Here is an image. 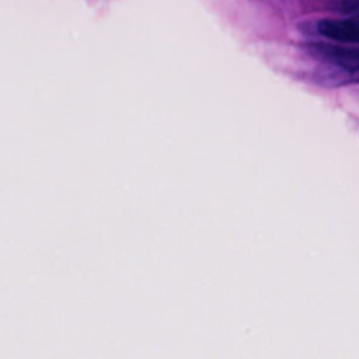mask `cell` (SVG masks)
Instances as JSON below:
<instances>
[{"mask_svg":"<svg viewBox=\"0 0 359 359\" xmlns=\"http://www.w3.org/2000/svg\"><path fill=\"white\" fill-rule=\"evenodd\" d=\"M320 35L346 43H356L359 39V24L356 18L344 20H321L317 24Z\"/></svg>","mask_w":359,"mask_h":359,"instance_id":"1","label":"cell"},{"mask_svg":"<svg viewBox=\"0 0 359 359\" xmlns=\"http://www.w3.org/2000/svg\"><path fill=\"white\" fill-rule=\"evenodd\" d=\"M316 52L327 57L328 60H332L337 65H341L348 69L352 67L353 70H356V66H358L356 49H346V48L331 46V45H318L316 46Z\"/></svg>","mask_w":359,"mask_h":359,"instance_id":"2","label":"cell"},{"mask_svg":"<svg viewBox=\"0 0 359 359\" xmlns=\"http://www.w3.org/2000/svg\"><path fill=\"white\" fill-rule=\"evenodd\" d=\"M332 6L337 11L349 14V13H355L358 10L359 0H332Z\"/></svg>","mask_w":359,"mask_h":359,"instance_id":"3","label":"cell"}]
</instances>
